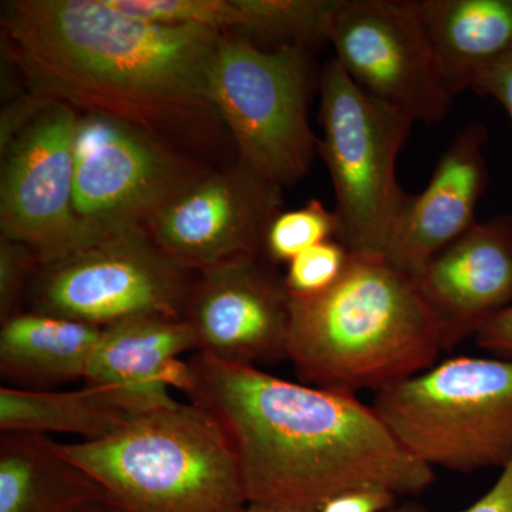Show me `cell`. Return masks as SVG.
<instances>
[{
  "label": "cell",
  "instance_id": "6da1fadb",
  "mask_svg": "<svg viewBox=\"0 0 512 512\" xmlns=\"http://www.w3.org/2000/svg\"><path fill=\"white\" fill-rule=\"evenodd\" d=\"M171 387L220 421L238 456L247 504L318 512L352 491L404 497L434 483L433 467L413 457L355 394L200 352L178 363Z\"/></svg>",
  "mask_w": 512,
  "mask_h": 512
},
{
  "label": "cell",
  "instance_id": "7a4b0ae2",
  "mask_svg": "<svg viewBox=\"0 0 512 512\" xmlns=\"http://www.w3.org/2000/svg\"><path fill=\"white\" fill-rule=\"evenodd\" d=\"M2 28L40 99L124 121L170 146L221 121L211 94L218 30L148 22L109 0H13Z\"/></svg>",
  "mask_w": 512,
  "mask_h": 512
},
{
  "label": "cell",
  "instance_id": "3957f363",
  "mask_svg": "<svg viewBox=\"0 0 512 512\" xmlns=\"http://www.w3.org/2000/svg\"><path fill=\"white\" fill-rule=\"evenodd\" d=\"M441 352L439 322L416 282L383 256L349 254L332 288L292 298L288 360L311 386L382 392L429 370Z\"/></svg>",
  "mask_w": 512,
  "mask_h": 512
},
{
  "label": "cell",
  "instance_id": "277c9868",
  "mask_svg": "<svg viewBox=\"0 0 512 512\" xmlns=\"http://www.w3.org/2000/svg\"><path fill=\"white\" fill-rule=\"evenodd\" d=\"M56 447L123 512H239L247 505L228 434L194 403L141 414L107 439Z\"/></svg>",
  "mask_w": 512,
  "mask_h": 512
},
{
  "label": "cell",
  "instance_id": "5b68a950",
  "mask_svg": "<svg viewBox=\"0 0 512 512\" xmlns=\"http://www.w3.org/2000/svg\"><path fill=\"white\" fill-rule=\"evenodd\" d=\"M373 409L427 466L471 473L512 461V357L447 359L377 392Z\"/></svg>",
  "mask_w": 512,
  "mask_h": 512
},
{
  "label": "cell",
  "instance_id": "8992f818",
  "mask_svg": "<svg viewBox=\"0 0 512 512\" xmlns=\"http://www.w3.org/2000/svg\"><path fill=\"white\" fill-rule=\"evenodd\" d=\"M318 151L335 190L338 234L350 254L386 255L412 195L397 183L396 161L413 123L380 103L338 60L320 73Z\"/></svg>",
  "mask_w": 512,
  "mask_h": 512
},
{
  "label": "cell",
  "instance_id": "52a82bcc",
  "mask_svg": "<svg viewBox=\"0 0 512 512\" xmlns=\"http://www.w3.org/2000/svg\"><path fill=\"white\" fill-rule=\"evenodd\" d=\"M309 74L306 47L265 52L237 33L221 37L211 77L215 109L239 163L282 190L308 174L318 150L308 121Z\"/></svg>",
  "mask_w": 512,
  "mask_h": 512
},
{
  "label": "cell",
  "instance_id": "ba28073f",
  "mask_svg": "<svg viewBox=\"0 0 512 512\" xmlns=\"http://www.w3.org/2000/svg\"><path fill=\"white\" fill-rule=\"evenodd\" d=\"M191 271L144 227L109 231L50 264L30 282L32 312L106 328L121 320L184 319Z\"/></svg>",
  "mask_w": 512,
  "mask_h": 512
},
{
  "label": "cell",
  "instance_id": "9c48e42d",
  "mask_svg": "<svg viewBox=\"0 0 512 512\" xmlns=\"http://www.w3.org/2000/svg\"><path fill=\"white\" fill-rule=\"evenodd\" d=\"M208 173L124 121L84 113L74 140V211L97 232L144 227L185 188Z\"/></svg>",
  "mask_w": 512,
  "mask_h": 512
},
{
  "label": "cell",
  "instance_id": "30bf717a",
  "mask_svg": "<svg viewBox=\"0 0 512 512\" xmlns=\"http://www.w3.org/2000/svg\"><path fill=\"white\" fill-rule=\"evenodd\" d=\"M77 121L72 107L46 100L0 148V238L28 245L40 265L106 234L87 228L74 211Z\"/></svg>",
  "mask_w": 512,
  "mask_h": 512
},
{
  "label": "cell",
  "instance_id": "8fae6325",
  "mask_svg": "<svg viewBox=\"0 0 512 512\" xmlns=\"http://www.w3.org/2000/svg\"><path fill=\"white\" fill-rule=\"evenodd\" d=\"M329 42L350 79L412 123L436 124L451 96L419 2L343 0Z\"/></svg>",
  "mask_w": 512,
  "mask_h": 512
},
{
  "label": "cell",
  "instance_id": "7c38bea8",
  "mask_svg": "<svg viewBox=\"0 0 512 512\" xmlns=\"http://www.w3.org/2000/svg\"><path fill=\"white\" fill-rule=\"evenodd\" d=\"M282 212V188L237 163L208 171L185 188L146 229L168 258L201 272L264 252L266 231Z\"/></svg>",
  "mask_w": 512,
  "mask_h": 512
},
{
  "label": "cell",
  "instance_id": "4fadbf2b",
  "mask_svg": "<svg viewBox=\"0 0 512 512\" xmlns=\"http://www.w3.org/2000/svg\"><path fill=\"white\" fill-rule=\"evenodd\" d=\"M259 258L234 259L192 279L184 319L197 352L248 366L288 359L291 293Z\"/></svg>",
  "mask_w": 512,
  "mask_h": 512
},
{
  "label": "cell",
  "instance_id": "5bb4252c",
  "mask_svg": "<svg viewBox=\"0 0 512 512\" xmlns=\"http://www.w3.org/2000/svg\"><path fill=\"white\" fill-rule=\"evenodd\" d=\"M414 282L439 322L443 350L476 336L512 306V215L476 222Z\"/></svg>",
  "mask_w": 512,
  "mask_h": 512
},
{
  "label": "cell",
  "instance_id": "9a60e30c",
  "mask_svg": "<svg viewBox=\"0 0 512 512\" xmlns=\"http://www.w3.org/2000/svg\"><path fill=\"white\" fill-rule=\"evenodd\" d=\"M485 140L483 124L461 130L426 190L407 202L384 258L413 281L434 256L476 224L477 205L488 184Z\"/></svg>",
  "mask_w": 512,
  "mask_h": 512
},
{
  "label": "cell",
  "instance_id": "2e32d148",
  "mask_svg": "<svg viewBox=\"0 0 512 512\" xmlns=\"http://www.w3.org/2000/svg\"><path fill=\"white\" fill-rule=\"evenodd\" d=\"M198 350L185 319L134 318L106 326L87 366L84 382L101 387L133 416L177 404L171 379L181 355Z\"/></svg>",
  "mask_w": 512,
  "mask_h": 512
},
{
  "label": "cell",
  "instance_id": "e0dca14e",
  "mask_svg": "<svg viewBox=\"0 0 512 512\" xmlns=\"http://www.w3.org/2000/svg\"><path fill=\"white\" fill-rule=\"evenodd\" d=\"M103 328L37 312H19L0 329V376L5 386L56 390L84 380Z\"/></svg>",
  "mask_w": 512,
  "mask_h": 512
},
{
  "label": "cell",
  "instance_id": "ac0fdd59",
  "mask_svg": "<svg viewBox=\"0 0 512 512\" xmlns=\"http://www.w3.org/2000/svg\"><path fill=\"white\" fill-rule=\"evenodd\" d=\"M451 96L473 89L512 49V0H419Z\"/></svg>",
  "mask_w": 512,
  "mask_h": 512
},
{
  "label": "cell",
  "instance_id": "d6986e66",
  "mask_svg": "<svg viewBox=\"0 0 512 512\" xmlns=\"http://www.w3.org/2000/svg\"><path fill=\"white\" fill-rule=\"evenodd\" d=\"M106 497L103 488L43 434L0 436V512H79Z\"/></svg>",
  "mask_w": 512,
  "mask_h": 512
},
{
  "label": "cell",
  "instance_id": "ffe728a7",
  "mask_svg": "<svg viewBox=\"0 0 512 512\" xmlns=\"http://www.w3.org/2000/svg\"><path fill=\"white\" fill-rule=\"evenodd\" d=\"M134 417L107 390L92 384L66 392L0 387L2 433L72 434L80 441H97L113 436Z\"/></svg>",
  "mask_w": 512,
  "mask_h": 512
},
{
  "label": "cell",
  "instance_id": "44dd1931",
  "mask_svg": "<svg viewBox=\"0 0 512 512\" xmlns=\"http://www.w3.org/2000/svg\"><path fill=\"white\" fill-rule=\"evenodd\" d=\"M234 29L244 37L285 40L306 47L329 42L333 20L343 0H232Z\"/></svg>",
  "mask_w": 512,
  "mask_h": 512
},
{
  "label": "cell",
  "instance_id": "7402d4cb",
  "mask_svg": "<svg viewBox=\"0 0 512 512\" xmlns=\"http://www.w3.org/2000/svg\"><path fill=\"white\" fill-rule=\"evenodd\" d=\"M338 234L335 212L326 210L318 200L309 201L299 210L282 211L266 231L264 252L272 262H291L302 252Z\"/></svg>",
  "mask_w": 512,
  "mask_h": 512
},
{
  "label": "cell",
  "instance_id": "603a6c76",
  "mask_svg": "<svg viewBox=\"0 0 512 512\" xmlns=\"http://www.w3.org/2000/svg\"><path fill=\"white\" fill-rule=\"evenodd\" d=\"M350 252L339 241L322 242L289 262L285 285L292 298H309L338 282Z\"/></svg>",
  "mask_w": 512,
  "mask_h": 512
},
{
  "label": "cell",
  "instance_id": "cb8c5ba5",
  "mask_svg": "<svg viewBox=\"0 0 512 512\" xmlns=\"http://www.w3.org/2000/svg\"><path fill=\"white\" fill-rule=\"evenodd\" d=\"M40 268V259L28 245L0 238V320L19 313V303Z\"/></svg>",
  "mask_w": 512,
  "mask_h": 512
},
{
  "label": "cell",
  "instance_id": "d4e9b609",
  "mask_svg": "<svg viewBox=\"0 0 512 512\" xmlns=\"http://www.w3.org/2000/svg\"><path fill=\"white\" fill-rule=\"evenodd\" d=\"M386 512H427L423 505L412 503L394 504ZM461 512H512V461L501 470L500 477L495 481L488 493L477 503Z\"/></svg>",
  "mask_w": 512,
  "mask_h": 512
},
{
  "label": "cell",
  "instance_id": "484cf974",
  "mask_svg": "<svg viewBox=\"0 0 512 512\" xmlns=\"http://www.w3.org/2000/svg\"><path fill=\"white\" fill-rule=\"evenodd\" d=\"M473 90L500 101L512 123V49L478 79Z\"/></svg>",
  "mask_w": 512,
  "mask_h": 512
},
{
  "label": "cell",
  "instance_id": "4316f807",
  "mask_svg": "<svg viewBox=\"0 0 512 512\" xmlns=\"http://www.w3.org/2000/svg\"><path fill=\"white\" fill-rule=\"evenodd\" d=\"M396 498L386 491H352L332 498L318 512H386L396 504Z\"/></svg>",
  "mask_w": 512,
  "mask_h": 512
},
{
  "label": "cell",
  "instance_id": "83f0119b",
  "mask_svg": "<svg viewBox=\"0 0 512 512\" xmlns=\"http://www.w3.org/2000/svg\"><path fill=\"white\" fill-rule=\"evenodd\" d=\"M476 340L480 348L512 357V306L488 320L477 333Z\"/></svg>",
  "mask_w": 512,
  "mask_h": 512
},
{
  "label": "cell",
  "instance_id": "f1b7e54d",
  "mask_svg": "<svg viewBox=\"0 0 512 512\" xmlns=\"http://www.w3.org/2000/svg\"><path fill=\"white\" fill-rule=\"evenodd\" d=\"M79 512H123L117 507L113 501H110L109 498L103 497L100 500L93 501L89 505L80 510Z\"/></svg>",
  "mask_w": 512,
  "mask_h": 512
},
{
  "label": "cell",
  "instance_id": "f546056e",
  "mask_svg": "<svg viewBox=\"0 0 512 512\" xmlns=\"http://www.w3.org/2000/svg\"><path fill=\"white\" fill-rule=\"evenodd\" d=\"M239 512H305V511L285 510V508L264 507V505L247 504Z\"/></svg>",
  "mask_w": 512,
  "mask_h": 512
}]
</instances>
